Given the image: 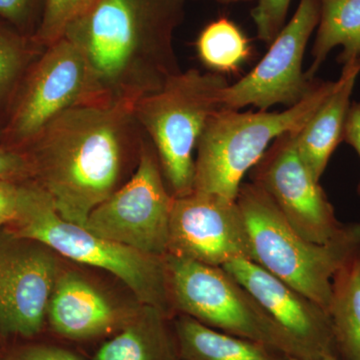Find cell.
Segmentation results:
<instances>
[{"instance_id": "cell-12", "label": "cell", "mask_w": 360, "mask_h": 360, "mask_svg": "<svg viewBox=\"0 0 360 360\" xmlns=\"http://www.w3.org/2000/svg\"><path fill=\"white\" fill-rule=\"evenodd\" d=\"M167 255L217 267L252 260L250 233L236 200L196 191L174 198Z\"/></svg>"}, {"instance_id": "cell-28", "label": "cell", "mask_w": 360, "mask_h": 360, "mask_svg": "<svg viewBox=\"0 0 360 360\" xmlns=\"http://www.w3.org/2000/svg\"><path fill=\"white\" fill-rule=\"evenodd\" d=\"M342 141L352 146L360 158V103L357 101L352 103L348 111ZM357 193L360 195V181L357 186Z\"/></svg>"}, {"instance_id": "cell-17", "label": "cell", "mask_w": 360, "mask_h": 360, "mask_svg": "<svg viewBox=\"0 0 360 360\" xmlns=\"http://www.w3.org/2000/svg\"><path fill=\"white\" fill-rule=\"evenodd\" d=\"M184 360H283L285 355L255 341L222 333L182 314L175 322Z\"/></svg>"}, {"instance_id": "cell-25", "label": "cell", "mask_w": 360, "mask_h": 360, "mask_svg": "<svg viewBox=\"0 0 360 360\" xmlns=\"http://www.w3.org/2000/svg\"><path fill=\"white\" fill-rule=\"evenodd\" d=\"M291 0H257L251 11L258 39L270 44L286 23Z\"/></svg>"}, {"instance_id": "cell-20", "label": "cell", "mask_w": 360, "mask_h": 360, "mask_svg": "<svg viewBox=\"0 0 360 360\" xmlns=\"http://www.w3.org/2000/svg\"><path fill=\"white\" fill-rule=\"evenodd\" d=\"M198 56L212 72H236L250 58V39L233 21L222 16L201 30Z\"/></svg>"}, {"instance_id": "cell-11", "label": "cell", "mask_w": 360, "mask_h": 360, "mask_svg": "<svg viewBox=\"0 0 360 360\" xmlns=\"http://www.w3.org/2000/svg\"><path fill=\"white\" fill-rule=\"evenodd\" d=\"M297 132H288L272 142L251 168L250 180L271 198L296 232L311 243H326L345 224L338 219L321 181L298 155Z\"/></svg>"}, {"instance_id": "cell-30", "label": "cell", "mask_w": 360, "mask_h": 360, "mask_svg": "<svg viewBox=\"0 0 360 360\" xmlns=\"http://www.w3.org/2000/svg\"><path fill=\"white\" fill-rule=\"evenodd\" d=\"M217 1L222 4H238V2L252 1V0H217Z\"/></svg>"}, {"instance_id": "cell-5", "label": "cell", "mask_w": 360, "mask_h": 360, "mask_svg": "<svg viewBox=\"0 0 360 360\" xmlns=\"http://www.w3.org/2000/svg\"><path fill=\"white\" fill-rule=\"evenodd\" d=\"M336 82L315 79L309 94L281 112L220 108L206 123L196 146L194 191L236 200L243 179L277 137L300 131Z\"/></svg>"}, {"instance_id": "cell-22", "label": "cell", "mask_w": 360, "mask_h": 360, "mask_svg": "<svg viewBox=\"0 0 360 360\" xmlns=\"http://www.w3.org/2000/svg\"><path fill=\"white\" fill-rule=\"evenodd\" d=\"M37 49L32 39L0 21V103L15 91Z\"/></svg>"}, {"instance_id": "cell-29", "label": "cell", "mask_w": 360, "mask_h": 360, "mask_svg": "<svg viewBox=\"0 0 360 360\" xmlns=\"http://www.w3.org/2000/svg\"><path fill=\"white\" fill-rule=\"evenodd\" d=\"M20 360H82L68 350L52 347H32L23 350Z\"/></svg>"}, {"instance_id": "cell-7", "label": "cell", "mask_w": 360, "mask_h": 360, "mask_svg": "<svg viewBox=\"0 0 360 360\" xmlns=\"http://www.w3.org/2000/svg\"><path fill=\"white\" fill-rule=\"evenodd\" d=\"M172 307L222 333L255 341L285 356L309 360L252 295L222 267L167 255Z\"/></svg>"}, {"instance_id": "cell-13", "label": "cell", "mask_w": 360, "mask_h": 360, "mask_svg": "<svg viewBox=\"0 0 360 360\" xmlns=\"http://www.w3.org/2000/svg\"><path fill=\"white\" fill-rule=\"evenodd\" d=\"M54 251L37 241L0 236V331L30 338L44 326L60 274Z\"/></svg>"}, {"instance_id": "cell-19", "label": "cell", "mask_w": 360, "mask_h": 360, "mask_svg": "<svg viewBox=\"0 0 360 360\" xmlns=\"http://www.w3.org/2000/svg\"><path fill=\"white\" fill-rule=\"evenodd\" d=\"M329 317L341 360H360V250L333 278Z\"/></svg>"}, {"instance_id": "cell-4", "label": "cell", "mask_w": 360, "mask_h": 360, "mask_svg": "<svg viewBox=\"0 0 360 360\" xmlns=\"http://www.w3.org/2000/svg\"><path fill=\"white\" fill-rule=\"evenodd\" d=\"M11 233L37 241L79 264L110 272L144 305L167 314L172 307L165 257L99 238L84 226L63 219L51 198L32 180L21 182L18 215Z\"/></svg>"}, {"instance_id": "cell-16", "label": "cell", "mask_w": 360, "mask_h": 360, "mask_svg": "<svg viewBox=\"0 0 360 360\" xmlns=\"http://www.w3.org/2000/svg\"><path fill=\"white\" fill-rule=\"evenodd\" d=\"M342 66L335 89L296 134L298 155L319 181L331 155L342 142L343 130L352 105L350 97L360 75V61H349Z\"/></svg>"}, {"instance_id": "cell-8", "label": "cell", "mask_w": 360, "mask_h": 360, "mask_svg": "<svg viewBox=\"0 0 360 360\" xmlns=\"http://www.w3.org/2000/svg\"><path fill=\"white\" fill-rule=\"evenodd\" d=\"M106 103L82 52L63 37L44 49L26 75L0 142L23 150L66 110Z\"/></svg>"}, {"instance_id": "cell-3", "label": "cell", "mask_w": 360, "mask_h": 360, "mask_svg": "<svg viewBox=\"0 0 360 360\" xmlns=\"http://www.w3.org/2000/svg\"><path fill=\"white\" fill-rule=\"evenodd\" d=\"M236 202L250 233L252 262L328 314L333 276L360 250V222L345 224L328 243H314L292 229L257 184H241Z\"/></svg>"}, {"instance_id": "cell-24", "label": "cell", "mask_w": 360, "mask_h": 360, "mask_svg": "<svg viewBox=\"0 0 360 360\" xmlns=\"http://www.w3.org/2000/svg\"><path fill=\"white\" fill-rule=\"evenodd\" d=\"M44 6V0H0V21L32 39Z\"/></svg>"}, {"instance_id": "cell-6", "label": "cell", "mask_w": 360, "mask_h": 360, "mask_svg": "<svg viewBox=\"0 0 360 360\" xmlns=\"http://www.w3.org/2000/svg\"><path fill=\"white\" fill-rule=\"evenodd\" d=\"M229 85L224 75L191 68L135 103V118L155 149L174 198L194 191L196 146L210 116L222 108V90Z\"/></svg>"}, {"instance_id": "cell-2", "label": "cell", "mask_w": 360, "mask_h": 360, "mask_svg": "<svg viewBox=\"0 0 360 360\" xmlns=\"http://www.w3.org/2000/svg\"><path fill=\"white\" fill-rule=\"evenodd\" d=\"M186 0H94L65 37L82 52L108 103L158 91L180 72L175 30Z\"/></svg>"}, {"instance_id": "cell-26", "label": "cell", "mask_w": 360, "mask_h": 360, "mask_svg": "<svg viewBox=\"0 0 360 360\" xmlns=\"http://www.w3.org/2000/svg\"><path fill=\"white\" fill-rule=\"evenodd\" d=\"M32 179V162L25 151L0 143V179L25 182Z\"/></svg>"}, {"instance_id": "cell-14", "label": "cell", "mask_w": 360, "mask_h": 360, "mask_svg": "<svg viewBox=\"0 0 360 360\" xmlns=\"http://www.w3.org/2000/svg\"><path fill=\"white\" fill-rule=\"evenodd\" d=\"M222 269L243 286L309 360L338 356L329 314L252 260L236 259Z\"/></svg>"}, {"instance_id": "cell-32", "label": "cell", "mask_w": 360, "mask_h": 360, "mask_svg": "<svg viewBox=\"0 0 360 360\" xmlns=\"http://www.w3.org/2000/svg\"><path fill=\"white\" fill-rule=\"evenodd\" d=\"M283 360H302V359H296V357H286V359H284Z\"/></svg>"}, {"instance_id": "cell-10", "label": "cell", "mask_w": 360, "mask_h": 360, "mask_svg": "<svg viewBox=\"0 0 360 360\" xmlns=\"http://www.w3.org/2000/svg\"><path fill=\"white\" fill-rule=\"evenodd\" d=\"M321 18L319 0H300L264 58L238 82L222 90L221 108L240 110L252 105L262 111L272 106L295 105L314 87L303 71L305 49Z\"/></svg>"}, {"instance_id": "cell-31", "label": "cell", "mask_w": 360, "mask_h": 360, "mask_svg": "<svg viewBox=\"0 0 360 360\" xmlns=\"http://www.w3.org/2000/svg\"><path fill=\"white\" fill-rule=\"evenodd\" d=\"M316 360H341L340 357L335 356V355H328V356L322 357V359Z\"/></svg>"}, {"instance_id": "cell-33", "label": "cell", "mask_w": 360, "mask_h": 360, "mask_svg": "<svg viewBox=\"0 0 360 360\" xmlns=\"http://www.w3.org/2000/svg\"><path fill=\"white\" fill-rule=\"evenodd\" d=\"M0 137H1V132H0Z\"/></svg>"}, {"instance_id": "cell-18", "label": "cell", "mask_w": 360, "mask_h": 360, "mask_svg": "<svg viewBox=\"0 0 360 360\" xmlns=\"http://www.w3.org/2000/svg\"><path fill=\"white\" fill-rule=\"evenodd\" d=\"M321 18L316 28L314 56L307 79L314 80L330 51L342 47L338 58L341 65L360 61V0H319Z\"/></svg>"}, {"instance_id": "cell-27", "label": "cell", "mask_w": 360, "mask_h": 360, "mask_svg": "<svg viewBox=\"0 0 360 360\" xmlns=\"http://www.w3.org/2000/svg\"><path fill=\"white\" fill-rule=\"evenodd\" d=\"M20 184L0 179V227L13 224L18 215Z\"/></svg>"}, {"instance_id": "cell-1", "label": "cell", "mask_w": 360, "mask_h": 360, "mask_svg": "<svg viewBox=\"0 0 360 360\" xmlns=\"http://www.w3.org/2000/svg\"><path fill=\"white\" fill-rule=\"evenodd\" d=\"M130 99L86 104L56 117L25 149L32 181L63 219L84 226L94 208L117 191L125 163L146 134Z\"/></svg>"}, {"instance_id": "cell-21", "label": "cell", "mask_w": 360, "mask_h": 360, "mask_svg": "<svg viewBox=\"0 0 360 360\" xmlns=\"http://www.w3.org/2000/svg\"><path fill=\"white\" fill-rule=\"evenodd\" d=\"M160 310L153 309L146 326H130L99 348L96 360H172Z\"/></svg>"}, {"instance_id": "cell-15", "label": "cell", "mask_w": 360, "mask_h": 360, "mask_svg": "<svg viewBox=\"0 0 360 360\" xmlns=\"http://www.w3.org/2000/svg\"><path fill=\"white\" fill-rule=\"evenodd\" d=\"M46 316L56 333L77 340L103 335L120 319L110 300L73 272L59 274Z\"/></svg>"}, {"instance_id": "cell-23", "label": "cell", "mask_w": 360, "mask_h": 360, "mask_svg": "<svg viewBox=\"0 0 360 360\" xmlns=\"http://www.w3.org/2000/svg\"><path fill=\"white\" fill-rule=\"evenodd\" d=\"M94 0H44V11L32 41L39 49L65 37L66 30L86 11Z\"/></svg>"}, {"instance_id": "cell-9", "label": "cell", "mask_w": 360, "mask_h": 360, "mask_svg": "<svg viewBox=\"0 0 360 360\" xmlns=\"http://www.w3.org/2000/svg\"><path fill=\"white\" fill-rule=\"evenodd\" d=\"M174 200L155 149L146 135L134 174L94 208L84 227L99 238L165 257Z\"/></svg>"}]
</instances>
